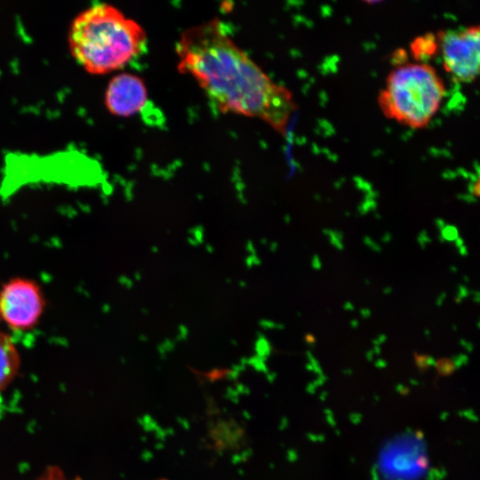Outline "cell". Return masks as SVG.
Returning a JSON list of instances; mask_svg holds the SVG:
<instances>
[{
    "instance_id": "1",
    "label": "cell",
    "mask_w": 480,
    "mask_h": 480,
    "mask_svg": "<svg viewBox=\"0 0 480 480\" xmlns=\"http://www.w3.org/2000/svg\"><path fill=\"white\" fill-rule=\"evenodd\" d=\"M176 53L178 70L191 76L220 111L260 119L286 134L297 109L292 92L273 82L232 40L220 20L185 29Z\"/></svg>"
},
{
    "instance_id": "2",
    "label": "cell",
    "mask_w": 480,
    "mask_h": 480,
    "mask_svg": "<svg viewBox=\"0 0 480 480\" xmlns=\"http://www.w3.org/2000/svg\"><path fill=\"white\" fill-rule=\"evenodd\" d=\"M146 42L144 28L108 4L81 12L72 20L68 34L72 57L92 75L124 68L142 52Z\"/></svg>"
},
{
    "instance_id": "3",
    "label": "cell",
    "mask_w": 480,
    "mask_h": 480,
    "mask_svg": "<svg viewBox=\"0 0 480 480\" xmlns=\"http://www.w3.org/2000/svg\"><path fill=\"white\" fill-rule=\"evenodd\" d=\"M445 94V84L435 68L426 62H408L388 73L378 104L386 117L421 129L438 112Z\"/></svg>"
},
{
    "instance_id": "4",
    "label": "cell",
    "mask_w": 480,
    "mask_h": 480,
    "mask_svg": "<svg viewBox=\"0 0 480 480\" xmlns=\"http://www.w3.org/2000/svg\"><path fill=\"white\" fill-rule=\"evenodd\" d=\"M436 36L444 68L451 78L463 84L480 81V24L444 30Z\"/></svg>"
},
{
    "instance_id": "5",
    "label": "cell",
    "mask_w": 480,
    "mask_h": 480,
    "mask_svg": "<svg viewBox=\"0 0 480 480\" xmlns=\"http://www.w3.org/2000/svg\"><path fill=\"white\" fill-rule=\"evenodd\" d=\"M44 299L39 285L28 278L15 277L0 290V320L14 331H28L39 321Z\"/></svg>"
},
{
    "instance_id": "6",
    "label": "cell",
    "mask_w": 480,
    "mask_h": 480,
    "mask_svg": "<svg viewBox=\"0 0 480 480\" xmlns=\"http://www.w3.org/2000/svg\"><path fill=\"white\" fill-rule=\"evenodd\" d=\"M148 100V90L143 80L131 73H120L108 83L104 101L114 116H132L139 113Z\"/></svg>"
},
{
    "instance_id": "7",
    "label": "cell",
    "mask_w": 480,
    "mask_h": 480,
    "mask_svg": "<svg viewBox=\"0 0 480 480\" xmlns=\"http://www.w3.org/2000/svg\"><path fill=\"white\" fill-rule=\"evenodd\" d=\"M20 367V357L14 342L0 331V392L13 381Z\"/></svg>"
},
{
    "instance_id": "8",
    "label": "cell",
    "mask_w": 480,
    "mask_h": 480,
    "mask_svg": "<svg viewBox=\"0 0 480 480\" xmlns=\"http://www.w3.org/2000/svg\"><path fill=\"white\" fill-rule=\"evenodd\" d=\"M209 436L216 450L227 451L241 447L245 433L234 420H220L210 428Z\"/></svg>"
},
{
    "instance_id": "9",
    "label": "cell",
    "mask_w": 480,
    "mask_h": 480,
    "mask_svg": "<svg viewBox=\"0 0 480 480\" xmlns=\"http://www.w3.org/2000/svg\"><path fill=\"white\" fill-rule=\"evenodd\" d=\"M411 52L415 60L424 62L438 52L437 36L428 34L415 38L411 44Z\"/></svg>"
},
{
    "instance_id": "10",
    "label": "cell",
    "mask_w": 480,
    "mask_h": 480,
    "mask_svg": "<svg viewBox=\"0 0 480 480\" xmlns=\"http://www.w3.org/2000/svg\"><path fill=\"white\" fill-rule=\"evenodd\" d=\"M33 480H82V478L80 476L71 478L59 466L50 465Z\"/></svg>"
},
{
    "instance_id": "11",
    "label": "cell",
    "mask_w": 480,
    "mask_h": 480,
    "mask_svg": "<svg viewBox=\"0 0 480 480\" xmlns=\"http://www.w3.org/2000/svg\"><path fill=\"white\" fill-rule=\"evenodd\" d=\"M324 232L327 234V236L330 237V241L334 246H336L339 250L343 248L342 243L340 242L342 236L340 232L329 229H324Z\"/></svg>"
},
{
    "instance_id": "12",
    "label": "cell",
    "mask_w": 480,
    "mask_h": 480,
    "mask_svg": "<svg viewBox=\"0 0 480 480\" xmlns=\"http://www.w3.org/2000/svg\"><path fill=\"white\" fill-rule=\"evenodd\" d=\"M364 242L365 244H367L371 249L376 251V252H380V247L375 244L371 238H369L368 236H364Z\"/></svg>"
},
{
    "instance_id": "13",
    "label": "cell",
    "mask_w": 480,
    "mask_h": 480,
    "mask_svg": "<svg viewBox=\"0 0 480 480\" xmlns=\"http://www.w3.org/2000/svg\"><path fill=\"white\" fill-rule=\"evenodd\" d=\"M472 193L475 196L480 197V179H477L472 186Z\"/></svg>"
},
{
    "instance_id": "14",
    "label": "cell",
    "mask_w": 480,
    "mask_h": 480,
    "mask_svg": "<svg viewBox=\"0 0 480 480\" xmlns=\"http://www.w3.org/2000/svg\"><path fill=\"white\" fill-rule=\"evenodd\" d=\"M312 266L316 269L321 268L320 260L318 259L316 255L313 257Z\"/></svg>"
},
{
    "instance_id": "15",
    "label": "cell",
    "mask_w": 480,
    "mask_h": 480,
    "mask_svg": "<svg viewBox=\"0 0 480 480\" xmlns=\"http://www.w3.org/2000/svg\"><path fill=\"white\" fill-rule=\"evenodd\" d=\"M305 340H306L307 343L313 344V343H315L316 339H315L314 335H312L311 333H306Z\"/></svg>"
},
{
    "instance_id": "16",
    "label": "cell",
    "mask_w": 480,
    "mask_h": 480,
    "mask_svg": "<svg viewBox=\"0 0 480 480\" xmlns=\"http://www.w3.org/2000/svg\"><path fill=\"white\" fill-rule=\"evenodd\" d=\"M360 312H361V316H364V318L369 317L371 315V311L368 308H363L361 309Z\"/></svg>"
},
{
    "instance_id": "17",
    "label": "cell",
    "mask_w": 480,
    "mask_h": 480,
    "mask_svg": "<svg viewBox=\"0 0 480 480\" xmlns=\"http://www.w3.org/2000/svg\"><path fill=\"white\" fill-rule=\"evenodd\" d=\"M344 308H345V309H351V310H352V309H354V306H353L350 302H346V303L344 304Z\"/></svg>"
},
{
    "instance_id": "18",
    "label": "cell",
    "mask_w": 480,
    "mask_h": 480,
    "mask_svg": "<svg viewBox=\"0 0 480 480\" xmlns=\"http://www.w3.org/2000/svg\"><path fill=\"white\" fill-rule=\"evenodd\" d=\"M382 239L385 241V242H388L390 239H391V235L387 233L386 235H384V236L382 237Z\"/></svg>"
},
{
    "instance_id": "19",
    "label": "cell",
    "mask_w": 480,
    "mask_h": 480,
    "mask_svg": "<svg viewBox=\"0 0 480 480\" xmlns=\"http://www.w3.org/2000/svg\"><path fill=\"white\" fill-rule=\"evenodd\" d=\"M160 480H165V479H160Z\"/></svg>"
}]
</instances>
